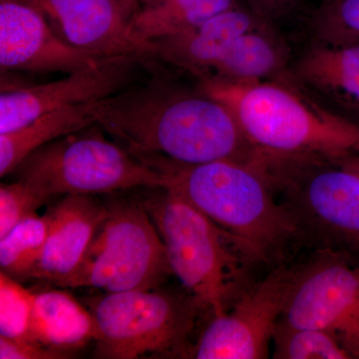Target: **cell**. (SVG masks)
<instances>
[{
  "instance_id": "8fae6325",
  "label": "cell",
  "mask_w": 359,
  "mask_h": 359,
  "mask_svg": "<svg viewBox=\"0 0 359 359\" xmlns=\"http://www.w3.org/2000/svg\"><path fill=\"white\" fill-rule=\"evenodd\" d=\"M141 57H104L95 65L48 83L11 87L1 85L0 134L20 129L47 113L80 104L99 102L119 93L128 83Z\"/></svg>"
},
{
  "instance_id": "5b68a950",
  "label": "cell",
  "mask_w": 359,
  "mask_h": 359,
  "mask_svg": "<svg viewBox=\"0 0 359 359\" xmlns=\"http://www.w3.org/2000/svg\"><path fill=\"white\" fill-rule=\"evenodd\" d=\"M259 159L302 249L359 259V175L325 158Z\"/></svg>"
},
{
  "instance_id": "4fadbf2b",
  "label": "cell",
  "mask_w": 359,
  "mask_h": 359,
  "mask_svg": "<svg viewBox=\"0 0 359 359\" xmlns=\"http://www.w3.org/2000/svg\"><path fill=\"white\" fill-rule=\"evenodd\" d=\"M55 32L78 48L104 57L145 56L129 37L120 0H37Z\"/></svg>"
},
{
  "instance_id": "44dd1931",
  "label": "cell",
  "mask_w": 359,
  "mask_h": 359,
  "mask_svg": "<svg viewBox=\"0 0 359 359\" xmlns=\"http://www.w3.org/2000/svg\"><path fill=\"white\" fill-rule=\"evenodd\" d=\"M50 228L48 212L26 217L0 238L1 271L18 282L30 280L33 269L43 252Z\"/></svg>"
},
{
  "instance_id": "cb8c5ba5",
  "label": "cell",
  "mask_w": 359,
  "mask_h": 359,
  "mask_svg": "<svg viewBox=\"0 0 359 359\" xmlns=\"http://www.w3.org/2000/svg\"><path fill=\"white\" fill-rule=\"evenodd\" d=\"M33 304L34 292L1 271L0 335L11 339H29Z\"/></svg>"
},
{
  "instance_id": "7402d4cb",
  "label": "cell",
  "mask_w": 359,
  "mask_h": 359,
  "mask_svg": "<svg viewBox=\"0 0 359 359\" xmlns=\"http://www.w3.org/2000/svg\"><path fill=\"white\" fill-rule=\"evenodd\" d=\"M271 346V358L275 359H351L341 344L325 330L294 327L280 320Z\"/></svg>"
},
{
  "instance_id": "83f0119b",
  "label": "cell",
  "mask_w": 359,
  "mask_h": 359,
  "mask_svg": "<svg viewBox=\"0 0 359 359\" xmlns=\"http://www.w3.org/2000/svg\"><path fill=\"white\" fill-rule=\"evenodd\" d=\"M332 161L337 163L340 166L346 168V169L359 175V154L347 156V157L341 158V159Z\"/></svg>"
},
{
  "instance_id": "d6986e66",
  "label": "cell",
  "mask_w": 359,
  "mask_h": 359,
  "mask_svg": "<svg viewBox=\"0 0 359 359\" xmlns=\"http://www.w3.org/2000/svg\"><path fill=\"white\" fill-rule=\"evenodd\" d=\"M238 4V0H158L130 20L129 37L148 56L151 42L190 29Z\"/></svg>"
},
{
  "instance_id": "5bb4252c",
  "label": "cell",
  "mask_w": 359,
  "mask_h": 359,
  "mask_svg": "<svg viewBox=\"0 0 359 359\" xmlns=\"http://www.w3.org/2000/svg\"><path fill=\"white\" fill-rule=\"evenodd\" d=\"M47 212L48 237L30 280L57 287L79 268L109 207L89 195H68Z\"/></svg>"
},
{
  "instance_id": "9a60e30c",
  "label": "cell",
  "mask_w": 359,
  "mask_h": 359,
  "mask_svg": "<svg viewBox=\"0 0 359 359\" xmlns=\"http://www.w3.org/2000/svg\"><path fill=\"white\" fill-rule=\"evenodd\" d=\"M266 25L271 23L238 4L190 29L151 42L149 55L203 79L238 36Z\"/></svg>"
},
{
  "instance_id": "d4e9b609",
  "label": "cell",
  "mask_w": 359,
  "mask_h": 359,
  "mask_svg": "<svg viewBox=\"0 0 359 359\" xmlns=\"http://www.w3.org/2000/svg\"><path fill=\"white\" fill-rule=\"evenodd\" d=\"M50 199L20 181L0 187V238Z\"/></svg>"
},
{
  "instance_id": "f1b7e54d",
  "label": "cell",
  "mask_w": 359,
  "mask_h": 359,
  "mask_svg": "<svg viewBox=\"0 0 359 359\" xmlns=\"http://www.w3.org/2000/svg\"><path fill=\"white\" fill-rule=\"evenodd\" d=\"M120 1H121L123 8H124L129 20L134 18L135 14L140 11L141 6L139 0H120Z\"/></svg>"
},
{
  "instance_id": "f546056e",
  "label": "cell",
  "mask_w": 359,
  "mask_h": 359,
  "mask_svg": "<svg viewBox=\"0 0 359 359\" xmlns=\"http://www.w3.org/2000/svg\"><path fill=\"white\" fill-rule=\"evenodd\" d=\"M157 1L158 0H139V4H140L141 8H143V7L153 6Z\"/></svg>"
},
{
  "instance_id": "484cf974",
  "label": "cell",
  "mask_w": 359,
  "mask_h": 359,
  "mask_svg": "<svg viewBox=\"0 0 359 359\" xmlns=\"http://www.w3.org/2000/svg\"><path fill=\"white\" fill-rule=\"evenodd\" d=\"M72 354L55 351L29 339H11L0 335L1 359H65Z\"/></svg>"
},
{
  "instance_id": "7a4b0ae2",
  "label": "cell",
  "mask_w": 359,
  "mask_h": 359,
  "mask_svg": "<svg viewBox=\"0 0 359 359\" xmlns=\"http://www.w3.org/2000/svg\"><path fill=\"white\" fill-rule=\"evenodd\" d=\"M199 88L230 109L257 154L337 160L359 154V124L323 106L290 72L237 84L211 78Z\"/></svg>"
},
{
  "instance_id": "277c9868",
  "label": "cell",
  "mask_w": 359,
  "mask_h": 359,
  "mask_svg": "<svg viewBox=\"0 0 359 359\" xmlns=\"http://www.w3.org/2000/svg\"><path fill=\"white\" fill-rule=\"evenodd\" d=\"M143 205L166 247L172 273L212 318L226 313L259 280V266L269 269L249 244L175 191L161 188Z\"/></svg>"
},
{
  "instance_id": "ffe728a7",
  "label": "cell",
  "mask_w": 359,
  "mask_h": 359,
  "mask_svg": "<svg viewBox=\"0 0 359 359\" xmlns=\"http://www.w3.org/2000/svg\"><path fill=\"white\" fill-rule=\"evenodd\" d=\"M97 103L53 111L20 129L0 134V176L13 173L28 155L42 146L96 124Z\"/></svg>"
},
{
  "instance_id": "3957f363",
  "label": "cell",
  "mask_w": 359,
  "mask_h": 359,
  "mask_svg": "<svg viewBox=\"0 0 359 359\" xmlns=\"http://www.w3.org/2000/svg\"><path fill=\"white\" fill-rule=\"evenodd\" d=\"M173 190L229 233L242 238L269 268L301 250L294 222L278 200L263 163L219 160L199 165L151 161Z\"/></svg>"
},
{
  "instance_id": "9c48e42d",
  "label": "cell",
  "mask_w": 359,
  "mask_h": 359,
  "mask_svg": "<svg viewBox=\"0 0 359 359\" xmlns=\"http://www.w3.org/2000/svg\"><path fill=\"white\" fill-rule=\"evenodd\" d=\"M280 320L325 330L359 359V259L311 252L299 262Z\"/></svg>"
},
{
  "instance_id": "2e32d148",
  "label": "cell",
  "mask_w": 359,
  "mask_h": 359,
  "mask_svg": "<svg viewBox=\"0 0 359 359\" xmlns=\"http://www.w3.org/2000/svg\"><path fill=\"white\" fill-rule=\"evenodd\" d=\"M290 72L314 96L344 111L359 124V45L334 46L313 41Z\"/></svg>"
},
{
  "instance_id": "52a82bcc",
  "label": "cell",
  "mask_w": 359,
  "mask_h": 359,
  "mask_svg": "<svg viewBox=\"0 0 359 359\" xmlns=\"http://www.w3.org/2000/svg\"><path fill=\"white\" fill-rule=\"evenodd\" d=\"M100 130L91 125L37 149L14 170L16 181L50 200L141 187L166 188V174L108 140Z\"/></svg>"
},
{
  "instance_id": "ba28073f",
  "label": "cell",
  "mask_w": 359,
  "mask_h": 359,
  "mask_svg": "<svg viewBox=\"0 0 359 359\" xmlns=\"http://www.w3.org/2000/svg\"><path fill=\"white\" fill-rule=\"evenodd\" d=\"M108 207L79 268L56 287L113 294L155 289L173 276L166 247L143 203Z\"/></svg>"
},
{
  "instance_id": "8992f818",
  "label": "cell",
  "mask_w": 359,
  "mask_h": 359,
  "mask_svg": "<svg viewBox=\"0 0 359 359\" xmlns=\"http://www.w3.org/2000/svg\"><path fill=\"white\" fill-rule=\"evenodd\" d=\"M85 299L99 332L94 358H191L203 311L183 287L161 285Z\"/></svg>"
},
{
  "instance_id": "6da1fadb",
  "label": "cell",
  "mask_w": 359,
  "mask_h": 359,
  "mask_svg": "<svg viewBox=\"0 0 359 359\" xmlns=\"http://www.w3.org/2000/svg\"><path fill=\"white\" fill-rule=\"evenodd\" d=\"M94 110L96 124L143 162L199 165L256 158L230 109L199 87L155 77L99 101Z\"/></svg>"
},
{
  "instance_id": "7c38bea8",
  "label": "cell",
  "mask_w": 359,
  "mask_h": 359,
  "mask_svg": "<svg viewBox=\"0 0 359 359\" xmlns=\"http://www.w3.org/2000/svg\"><path fill=\"white\" fill-rule=\"evenodd\" d=\"M104 56L61 39L37 0H0V69L65 72L95 65Z\"/></svg>"
},
{
  "instance_id": "4316f807",
  "label": "cell",
  "mask_w": 359,
  "mask_h": 359,
  "mask_svg": "<svg viewBox=\"0 0 359 359\" xmlns=\"http://www.w3.org/2000/svg\"><path fill=\"white\" fill-rule=\"evenodd\" d=\"M299 4V0H245L249 7L262 20L275 25L285 20Z\"/></svg>"
},
{
  "instance_id": "ac0fdd59",
  "label": "cell",
  "mask_w": 359,
  "mask_h": 359,
  "mask_svg": "<svg viewBox=\"0 0 359 359\" xmlns=\"http://www.w3.org/2000/svg\"><path fill=\"white\" fill-rule=\"evenodd\" d=\"M289 47L275 25H266L238 36L203 79L237 84L276 79L289 74Z\"/></svg>"
},
{
  "instance_id": "30bf717a",
  "label": "cell",
  "mask_w": 359,
  "mask_h": 359,
  "mask_svg": "<svg viewBox=\"0 0 359 359\" xmlns=\"http://www.w3.org/2000/svg\"><path fill=\"white\" fill-rule=\"evenodd\" d=\"M299 262L266 271L223 316L212 318L194 344L191 358L266 359Z\"/></svg>"
},
{
  "instance_id": "603a6c76",
  "label": "cell",
  "mask_w": 359,
  "mask_h": 359,
  "mask_svg": "<svg viewBox=\"0 0 359 359\" xmlns=\"http://www.w3.org/2000/svg\"><path fill=\"white\" fill-rule=\"evenodd\" d=\"M314 42L359 45V0H323L311 18Z\"/></svg>"
},
{
  "instance_id": "e0dca14e",
  "label": "cell",
  "mask_w": 359,
  "mask_h": 359,
  "mask_svg": "<svg viewBox=\"0 0 359 359\" xmlns=\"http://www.w3.org/2000/svg\"><path fill=\"white\" fill-rule=\"evenodd\" d=\"M98 337L93 314L66 289L34 292L30 340L72 354Z\"/></svg>"
}]
</instances>
